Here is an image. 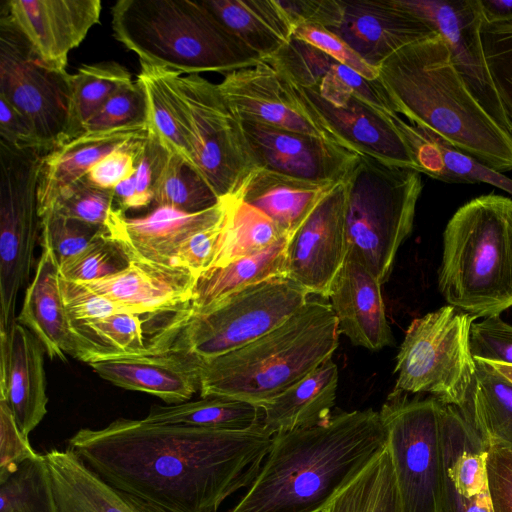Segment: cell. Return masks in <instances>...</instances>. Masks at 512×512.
Wrapping results in <instances>:
<instances>
[{"label":"cell","mask_w":512,"mask_h":512,"mask_svg":"<svg viewBox=\"0 0 512 512\" xmlns=\"http://www.w3.org/2000/svg\"><path fill=\"white\" fill-rule=\"evenodd\" d=\"M170 152L150 132L141 140L136 155V181L139 209L153 202L154 189Z\"/></svg>","instance_id":"cell-53"},{"label":"cell","mask_w":512,"mask_h":512,"mask_svg":"<svg viewBox=\"0 0 512 512\" xmlns=\"http://www.w3.org/2000/svg\"><path fill=\"white\" fill-rule=\"evenodd\" d=\"M0 512H57L44 454L23 461L0 478Z\"/></svg>","instance_id":"cell-42"},{"label":"cell","mask_w":512,"mask_h":512,"mask_svg":"<svg viewBox=\"0 0 512 512\" xmlns=\"http://www.w3.org/2000/svg\"><path fill=\"white\" fill-rule=\"evenodd\" d=\"M280 2L295 28L307 25L333 31L342 17V0H284Z\"/></svg>","instance_id":"cell-59"},{"label":"cell","mask_w":512,"mask_h":512,"mask_svg":"<svg viewBox=\"0 0 512 512\" xmlns=\"http://www.w3.org/2000/svg\"><path fill=\"white\" fill-rule=\"evenodd\" d=\"M339 335L330 302L310 296L299 311L264 336L223 355L201 359L200 396L236 399L263 409L332 359Z\"/></svg>","instance_id":"cell-4"},{"label":"cell","mask_w":512,"mask_h":512,"mask_svg":"<svg viewBox=\"0 0 512 512\" xmlns=\"http://www.w3.org/2000/svg\"><path fill=\"white\" fill-rule=\"evenodd\" d=\"M140 66L137 80L147 96L148 132L158 138L170 153L180 156L195 169L189 132L165 69L144 62H140Z\"/></svg>","instance_id":"cell-38"},{"label":"cell","mask_w":512,"mask_h":512,"mask_svg":"<svg viewBox=\"0 0 512 512\" xmlns=\"http://www.w3.org/2000/svg\"><path fill=\"white\" fill-rule=\"evenodd\" d=\"M427 133L438 145L447 169L459 178L462 184L486 183L512 195V179L458 150L435 134Z\"/></svg>","instance_id":"cell-51"},{"label":"cell","mask_w":512,"mask_h":512,"mask_svg":"<svg viewBox=\"0 0 512 512\" xmlns=\"http://www.w3.org/2000/svg\"><path fill=\"white\" fill-rule=\"evenodd\" d=\"M112 191L118 208L124 212L129 209H139L135 173L121 181Z\"/></svg>","instance_id":"cell-62"},{"label":"cell","mask_w":512,"mask_h":512,"mask_svg":"<svg viewBox=\"0 0 512 512\" xmlns=\"http://www.w3.org/2000/svg\"><path fill=\"white\" fill-rule=\"evenodd\" d=\"M475 361L473 384L457 409L488 448L512 450V382L488 362Z\"/></svg>","instance_id":"cell-36"},{"label":"cell","mask_w":512,"mask_h":512,"mask_svg":"<svg viewBox=\"0 0 512 512\" xmlns=\"http://www.w3.org/2000/svg\"><path fill=\"white\" fill-rule=\"evenodd\" d=\"M71 77L66 69L51 66L35 52L3 3L0 13V98L28 119L46 152L65 142Z\"/></svg>","instance_id":"cell-13"},{"label":"cell","mask_w":512,"mask_h":512,"mask_svg":"<svg viewBox=\"0 0 512 512\" xmlns=\"http://www.w3.org/2000/svg\"><path fill=\"white\" fill-rule=\"evenodd\" d=\"M282 236L264 251L212 268L201 274L194 287L193 314H202L250 286L274 277H286L285 257L289 241Z\"/></svg>","instance_id":"cell-35"},{"label":"cell","mask_w":512,"mask_h":512,"mask_svg":"<svg viewBox=\"0 0 512 512\" xmlns=\"http://www.w3.org/2000/svg\"><path fill=\"white\" fill-rule=\"evenodd\" d=\"M44 455L57 512H168L113 486L68 447Z\"/></svg>","instance_id":"cell-30"},{"label":"cell","mask_w":512,"mask_h":512,"mask_svg":"<svg viewBox=\"0 0 512 512\" xmlns=\"http://www.w3.org/2000/svg\"><path fill=\"white\" fill-rule=\"evenodd\" d=\"M41 240L48 242L58 264L82 251L106 228L64 217L51 210L41 216Z\"/></svg>","instance_id":"cell-48"},{"label":"cell","mask_w":512,"mask_h":512,"mask_svg":"<svg viewBox=\"0 0 512 512\" xmlns=\"http://www.w3.org/2000/svg\"><path fill=\"white\" fill-rule=\"evenodd\" d=\"M196 276L177 266L131 260L121 272L82 283L132 313H154L191 305Z\"/></svg>","instance_id":"cell-28"},{"label":"cell","mask_w":512,"mask_h":512,"mask_svg":"<svg viewBox=\"0 0 512 512\" xmlns=\"http://www.w3.org/2000/svg\"><path fill=\"white\" fill-rule=\"evenodd\" d=\"M483 22L488 24L512 22V0H478Z\"/></svg>","instance_id":"cell-61"},{"label":"cell","mask_w":512,"mask_h":512,"mask_svg":"<svg viewBox=\"0 0 512 512\" xmlns=\"http://www.w3.org/2000/svg\"><path fill=\"white\" fill-rule=\"evenodd\" d=\"M469 343L475 360L512 366V325L500 316L473 322Z\"/></svg>","instance_id":"cell-49"},{"label":"cell","mask_w":512,"mask_h":512,"mask_svg":"<svg viewBox=\"0 0 512 512\" xmlns=\"http://www.w3.org/2000/svg\"><path fill=\"white\" fill-rule=\"evenodd\" d=\"M332 32L376 68L401 48L437 34L398 0L343 1Z\"/></svg>","instance_id":"cell-23"},{"label":"cell","mask_w":512,"mask_h":512,"mask_svg":"<svg viewBox=\"0 0 512 512\" xmlns=\"http://www.w3.org/2000/svg\"><path fill=\"white\" fill-rule=\"evenodd\" d=\"M481 38L493 84L512 127V22H483Z\"/></svg>","instance_id":"cell-47"},{"label":"cell","mask_w":512,"mask_h":512,"mask_svg":"<svg viewBox=\"0 0 512 512\" xmlns=\"http://www.w3.org/2000/svg\"><path fill=\"white\" fill-rule=\"evenodd\" d=\"M146 134L128 142L102 158L92 167L84 179L95 187L113 190L121 181L136 172L137 150Z\"/></svg>","instance_id":"cell-55"},{"label":"cell","mask_w":512,"mask_h":512,"mask_svg":"<svg viewBox=\"0 0 512 512\" xmlns=\"http://www.w3.org/2000/svg\"><path fill=\"white\" fill-rule=\"evenodd\" d=\"M343 183L348 251L383 284L412 231L421 173L359 155Z\"/></svg>","instance_id":"cell-7"},{"label":"cell","mask_w":512,"mask_h":512,"mask_svg":"<svg viewBox=\"0 0 512 512\" xmlns=\"http://www.w3.org/2000/svg\"><path fill=\"white\" fill-rule=\"evenodd\" d=\"M443 491L440 512H493L488 447L452 405H441Z\"/></svg>","instance_id":"cell-20"},{"label":"cell","mask_w":512,"mask_h":512,"mask_svg":"<svg viewBox=\"0 0 512 512\" xmlns=\"http://www.w3.org/2000/svg\"><path fill=\"white\" fill-rule=\"evenodd\" d=\"M65 309L74 323L119 313H132L125 307L93 292L84 284L59 278Z\"/></svg>","instance_id":"cell-52"},{"label":"cell","mask_w":512,"mask_h":512,"mask_svg":"<svg viewBox=\"0 0 512 512\" xmlns=\"http://www.w3.org/2000/svg\"><path fill=\"white\" fill-rule=\"evenodd\" d=\"M282 236L285 235L264 213L236 196L231 197L212 268L223 267L238 259L258 254Z\"/></svg>","instance_id":"cell-41"},{"label":"cell","mask_w":512,"mask_h":512,"mask_svg":"<svg viewBox=\"0 0 512 512\" xmlns=\"http://www.w3.org/2000/svg\"><path fill=\"white\" fill-rule=\"evenodd\" d=\"M486 465L493 512H512V450L489 447Z\"/></svg>","instance_id":"cell-58"},{"label":"cell","mask_w":512,"mask_h":512,"mask_svg":"<svg viewBox=\"0 0 512 512\" xmlns=\"http://www.w3.org/2000/svg\"><path fill=\"white\" fill-rule=\"evenodd\" d=\"M133 82L115 61L82 65L71 77V99L65 142L84 133L85 123L121 87Z\"/></svg>","instance_id":"cell-40"},{"label":"cell","mask_w":512,"mask_h":512,"mask_svg":"<svg viewBox=\"0 0 512 512\" xmlns=\"http://www.w3.org/2000/svg\"><path fill=\"white\" fill-rule=\"evenodd\" d=\"M46 152L0 142V330L14 321L19 291L28 284L41 230L38 186Z\"/></svg>","instance_id":"cell-10"},{"label":"cell","mask_w":512,"mask_h":512,"mask_svg":"<svg viewBox=\"0 0 512 512\" xmlns=\"http://www.w3.org/2000/svg\"><path fill=\"white\" fill-rule=\"evenodd\" d=\"M489 364H491L494 367V369L497 370L502 376H504L510 382H512V366L496 364V363H489Z\"/></svg>","instance_id":"cell-63"},{"label":"cell","mask_w":512,"mask_h":512,"mask_svg":"<svg viewBox=\"0 0 512 512\" xmlns=\"http://www.w3.org/2000/svg\"><path fill=\"white\" fill-rule=\"evenodd\" d=\"M146 129H122L107 132H85L47 152L42 160L39 186V216L57 194L84 178L102 158L147 133Z\"/></svg>","instance_id":"cell-32"},{"label":"cell","mask_w":512,"mask_h":512,"mask_svg":"<svg viewBox=\"0 0 512 512\" xmlns=\"http://www.w3.org/2000/svg\"><path fill=\"white\" fill-rule=\"evenodd\" d=\"M41 247L16 320L38 338L51 359L67 361L66 355L76 356L79 337L64 306L59 264L48 242L41 240Z\"/></svg>","instance_id":"cell-29"},{"label":"cell","mask_w":512,"mask_h":512,"mask_svg":"<svg viewBox=\"0 0 512 512\" xmlns=\"http://www.w3.org/2000/svg\"><path fill=\"white\" fill-rule=\"evenodd\" d=\"M262 418L263 410L250 403L225 397H201L178 404L153 405L144 419L160 424L246 430L260 425Z\"/></svg>","instance_id":"cell-37"},{"label":"cell","mask_w":512,"mask_h":512,"mask_svg":"<svg viewBox=\"0 0 512 512\" xmlns=\"http://www.w3.org/2000/svg\"><path fill=\"white\" fill-rule=\"evenodd\" d=\"M322 512H402L387 446Z\"/></svg>","instance_id":"cell-39"},{"label":"cell","mask_w":512,"mask_h":512,"mask_svg":"<svg viewBox=\"0 0 512 512\" xmlns=\"http://www.w3.org/2000/svg\"><path fill=\"white\" fill-rule=\"evenodd\" d=\"M148 128V102L144 87L136 80L117 90L85 123V132Z\"/></svg>","instance_id":"cell-45"},{"label":"cell","mask_w":512,"mask_h":512,"mask_svg":"<svg viewBox=\"0 0 512 512\" xmlns=\"http://www.w3.org/2000/svg\"><path fill=\"white\" fill-rule=\"evenodd\" d=\"M221 199L184 159L170 153L154 189L156 206L194 213L209 209Z\"/></svg>","instance_id":"cell-43"},{"label":"cell","mask_w":512,"mask_h":512,"mask_svg":"<svg viewBox=\"0 0 512 512\" xmlns=\"http://www.w3.org/2000/svg\"><path fill=\"white\" fill-rule=\"evenodd\" d=\"M244 47L265 60L292 38L295 27L279 0H202Z\"/></svg>","instance_id":"cell-33"},{"label":"cell","mask_w":512,"mask_h":512,"mask_svg":"<svg viewBox=\"0 0 512 512\" xmlns=\"http://www.w3.org/2000/svg\"><path fill=\"white\" fill-rule=\"evenodd\" d=\"M399 124L421 173L446 183L462 184L461 180L447 169L438 145L426 131L401 118Z\"/></svg>","instance_id":"cell-56"},{"label":"cell","mask_w":512,"mask_h":512,"mask_svg":"<svg viewBox=\"0 0 512 512\" xmlns=\"http://www.w3.org/2000/svg\"><path fill=\"white\" fill-rule=\"evenodd\" d=\"M45 353L38 338L17 320L7 331L0 330V401L26 436L47 414Z\"/></svg>","instance_id":"cell-24"},{"label":"cell","mask_w":512,"mask_h":512,"mask_svg":"<svg viewBox=\"0 0 512 512\" xmlns=\"http://www.w3.org/2000/svg\"><path fill=\"white\" fill-rule=\"evenodd\" d=\"M264 61L292 83L315 91L327 102L343 105L351 96L388 114H396L377 80H367L316 47L292 38Z\"/></svg>","instance_id":"cell-25"},{"label":"cell","mask_w":512,"mask_h":512,"mask_svg":"<svg viewBox=\"0 0 512 512\" xmlns=\"http://www.w3.org/2000/svg\"><path fill=\"white\" fill-rule=\"evenodd\" d=\"M193 315L191 305L154 313H119L74 323L79 347L75 358L95 360L143 356L172 349Z\"/></svg>","instance_id":"cell-18"},{"label":"cell","mask_w":512,"mask_h":512,"mask_svg":"<svg viewBox=\"0 0 512 512\" xmlns=\"http://www.w3.org/2000/svg\"><path fill=\"white\" fill-rule=\"evenodd\" d=\"M0 142L18 149H43L28 119L3 98H0Z\"/></svg>","instance_id":"cell-60"},{"label":"cell","mask_w":512,"mask_h":512,"mask_svg":"<svg viewBox=\"0 0 512 512\" xmlns=\"http://www.w3.org/2000/svg\"><path fill=\"white\" fill-rule=\"evenodd\" d=\"M393 111L500 173L512 171V132L481 106L441 35L409 44L378 66Z\"/></svg>","instance_id":"cell-3"},{"label":"cell","mask_w":512,"mask_h":512,"mask_svg":"<svg viewBox=\"0 0 512 512\" xmlns=\"http://www.w3.org/2000/svg\"><path fill=\"white\" fill-rule=\"evenodd\" d=\"M386 446L373 409L277 433L258 475L227 512H322Z\"/></svg>","instance_id":"cell-2"},{"label":"cell","mask_w":512,"mask_h":512,"mask_svg":"<svg viewBox=\"0 0 512 512\" xmlns=\"http://www.w3.org/2000/svg\"><path fill=\"white\" fill-rule=\"evenodd\" d=\"M87 364L105 381L151 394L167 404L189 401L200 390L201 359L176 346L162 353L106 358Z\"/></svg>","instance_id":"cell-26"},{"label":"cell","mask_w":512,"mask_h":512,"mask_svg":"<svg viewBox=\"0 0 512 512\" xmlns=\"http://www.w3.org/2000/svg\"><path fill=\"white\" fill-rule=\"evenodd\" d=\"M474 320L451 305L414 319L397 354L393 392H427L460 408L476 373L469 343Z\"/></svg>","instance_id":"cell-8"},{"label":"cell","mask_w":512,"mask_h":512,"mask_svg":"<svg viewBox=\"0 0 512 512\" xmlns=\"http://www.w3.org/2000/svg\"><path fill=\"white\" fill-rule=\"evenodd\" d=\"M230 198L200 212L156 206L150 213L133 218L116 207L105 228L130 260L175 266L180 248L190 237L224 219Z\"/></svg>","instance_id":"cell-19"},{"label":"cell","mask_w":512,"mask_h":512,"mask_svg":"<svg viewBox=\"0 0 512 512\" xmlns=\"http://www.w3.org/2000/svg\"><path fill=\"white\" fill-rule=\"evenodd\" d=\"M111 26L140 62L181 75H225L260 60L202 0H119L111 7Z\"/></svg>","instance_id":"cell-5"},{"label":"cell","mask_w":512,"mask_h":512,"mask_svg":"<svg viewBox=\"0 0 512 512\" xmlns=\"http://www.w3.org/2000/svg\"><path fill=\"white\" fill-rule=\"evenodd\" d=\"M37 455L28 436L17 427L6 403L0 401V478L13 472L23 461Z\"/></svg>","instance_id":"cell-57"},{"label":"cell","mask_w":512,"mask_h":512,"mask_svg":"<svg viewBox=\"0 0 512 512\" xmlns=\"http://www.w3.org/2000/svg\"><path fill=\"white\" fill-rule=\"evenodd\" d=\"M346 193L337 185L289 238L285 275L310 295L328 299L332 283L348 251Z\"/></svg>","instance_id":"cell-16"},{"label":"cell","mask_w":512,"mask_h":512,"mask_svg":"<svg viewBox=\"0 0 512 512\" xmlns=\"http://www.w3.org/2000/svg\"><path fill=\"white\" fill-rule=\"evenodd\" d=\"M441 402L392 392L379 411L402 512H440L443 491Z\"/></svg>","instance_id":"cell-11"},{"label":"cell","mask_w":512,"mask_h":512,"mask_svg":"<svg viewBox=\"0 0 512 512\" xmlns=\"http://www.w3.org/2000/svg\"><path fill=\"white\" fill-rule=\"evenodd\" d=\"M299 88L348 149L390 165L420 172L400 127L398 114L383 112L356 95L351 96L343 105L335 106L315 91Z\"/></svg>","instance_id":"cell-21"},{"label":"cell","mask_w":512,"mask_h":512,"mask_svg":"<svg viewBox=\"0 0 512 512\" xmlns=\"http://www.w3.org/2000/svg\"><path fill=\"white\" fill-rule=\"evenodd\" d=\"M241 121L256 168L318 183L342 182L360 154L325 139Z\"/></svg>","instance_id":"cell-17"},{"label":"cell","mask_w":512,"mask_h":512,"mask_svg":"<svg viewBox=\"0 0 512 512\" xmlns=\"http://www.w3.org/2000/svg\"><path fill=\"white\" fill-rule=\"evenodd\" d=\"M340 183L311 182L257 168L236 197L260 210L283 235L291 237Z\"/></svg>","instance_id":"cell-31"},{"label":"cell","mask_w":512,"mask_h":512,"mask_svg":"<svg viewBox=\"0 0 512 512\" xmlns=\"http://www.w3.org/2000/svg\"><path fill=\"white\" fill-rule=\"evenodd\" d=\"M310 294L288 277H274L228 297L202 314H193L176 347L202 360L241 348L280 326Z\"/></svg>","instance_id":"cell-12"},{"label":"cell","mask_w":512,"mask_h":512,"mask_svg":"<svg viewBox=\"0 0 512 512\" xmlns=\"http://www.w3.org/2000/svg\"><path fill=\"white\" fill-rule=\"evenodd\" d=\"M272 438L262 423L217 430L118 418L79 429L68 448L113 486L168 512H218L252 484Z\"/></svg>","instance_id":"cell-1"},{"label":"cell","mask_w":512,"mask_h":512,"mask_svg":"<svg viewBox=\"0 0 512 512\" xmlns=\"http://www.w3.org/2000/svg\"><path fill=\"white\" fill-rule=\"evenodd\" d=\"M165 71L189 132L196 171L219 199L237 196L257 169L240 119L218 84L199 74Z\"/></svg>","instance_id":"cell-9"},{"label":"cell","mask_w":512,"mask_h":512,"mask_svg":"<svg viewBox=\"0 0 512 512\" xmlns=\"http://www.w3.org/2000/svg\"><path fill=\"white\" fill-rule=\"evenodd\" d=\"M130 261L124 249L105 229L82 251L62 262L59 274L66 280L86 283L117 274Z\"/></svg>","instance_id":"cell-44"},{"label":"cell","mask_w":512,"mask_h":512,"mask_svg":"<svg viewBox=\"0 0 512 512\" xmlns=\"http://www.w3.org/2000/svg\"><path fill=\"white\" fill-rule=\"evenodd\" d=\"M218 88L233 113L242 121L313 135L347 148L300 88L267 61L259 60L225 74Z\"/></svg>","instance_id":"cell-14"},{"label":"cell","mask_w":512,"mask_h":512,"mask_svg":"<svg viewBox=\"0 0 512 512\" xmlns=\"http://www.w3.org/2000/svg\"><path fill=\"white\" fill-rule=\"evenodd\" d=\"M382 283L349 251L328 296L340 334L355 346L379 351L392 344Z\"/></svg>","instance_id":"cell-27"},{"label":"cell","mask_w":512,"mask_h":512,"mask_svg":"<svg viewBox=\"0 0 512 512\" xmlns=\"http://www.w3.org/2000/svg\"><path fill=\"white\" fill-rule=\"evenodd\" d=\"M225 218L226 216L218 224L190 237L180 248L175 266L189 270L196 278L210 270L219 250Z\"/></svg>","instance_id":"cell-54"},{"label":"cell","mask_w":512,"mask_h":512,"mask_svg":"<svg viewBox=\"0 0 512 512\" xmlns=\"http://www.w3.org/2000/svg\"><path fill=\"white\" fill-rule=\"evenodd\" d=\"M114 201L112 190L95 187L82 178L63 188L45 212L51 210L64 217L106 227L116 208Z\"/></svg>","instance_id":"cell-46"},{"label":"cell","mask_w":512,"mask_h":512,"mask_svg":"<svg viewBox=\"0 0 512 512\" xmlns=\"http://www.w3.org/2000/svg\"><path fill=\"white\" fill-rule=\"evenodd\" d=\"M293 37L316 47L367 80L374 81L378 78V68L367 63L341 37L328 29L298 26Z\"/></svg>","instance_id":"cell-50"},{"label":"cell","mask_w":512,"mask_h":512,"mask_svg":"<svg viewBox=\"0 0 512 512\" xmlns=\"http://www.w3.org/2000/svg\"><path fill=\"white\" fill-rule=\"evenodd\" d=\"M15 24L48 64L66 69L68 54L99 22L100 0H7Z\"/></svg>","instance_id":"cell-22"},{"label":"cell","mask_w":512,"mask_h":512,"mask_svg":"<svg viewBox=\"0 0 512 512\" xmlns=\"http://www.w3.org/2000/svg\"><path fill=\"white\" fill-rule=\"evenodd\" d=\"M443 37L453 64L467 87L504 129L512 132L492 81L481 38L483 15L478 0H398Z\"/></svg>","instance_id":"cell-15"},{"label":"cell","mask_w":512,"mask_h":512,"mask_svg":"<svg viewBox=\"0 0 512 512\" xmlns=\"http://www.w3.org/2000/svg\"><path fill=\"white\" fill-rule=\"evenodd\" d=\"M439 290L475 319L512 306V199L495 193L462 205L443 233Z\"/></svg>","instance_id":"cell-6"},{"label":"cell","mask_w":512,"mask_h":512,"mask_svg":"<svg viewBox=\"0 0 512 512\" xmlns=\"http://www.w3.org/2000/svg\"><path fill=\"white\" fill-rule=\"evenodd\" d=\"M338 381V367L329 359L262 409L264 430L274 436L327 421L335 403Z\"/></svg>","instance_id":"cell-34"}]
</instances>
